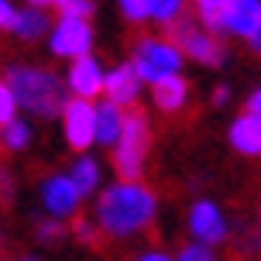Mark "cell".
<instances>
[{
	"label": "cell",
	"mask_w": 261,
	"mask_h": 261,
	"mask_svg": "<svg viewBox=\"0 0 261 261\" xmlns=\"http://www.w3.org/2000/svg\"><path fill=\"white\" fill-rule=\"evenodd\" d=\"M230 144H234V151H241V155L258 158L261 155V117L241 114L230 124Z\"/></svg>",
	"instance_id": "cell-14"
},
{
	"label": "cell",
	"mask_w": 261,
	"mask_h": 261,
	"mask_svg": "<svg viewBox=\"0 0 261 261\" xmlns=\"http://www.w3.org/2000/svg\"><path fill=\"white\" fill-rule=\"evenodd\" d=\"M0 248H4V234H0Z\"/></svg>",
	"instance_id": "cell-35"
},
{
	"label": "cell",
	"mask_w": 261,
	"mask_h": 261,
	"mask_svg": "<svg viewBox=\"0 0 261 261\" xmlns=\"http://www.w3.org/2000/svg\"><path fill=\"white\" fill-rule=\"evenodd\" d=\"M103 65L96 62L93 55H83V59H72L69 65V76H65V90L72 93L76 100H93L103 93Z\"/></svg>",
	"instance_id": "cell-9"
},
{
	"label": "cell",
	"mask_w": 261,
	"mask_h": 261,
	"mask_svg": "<svg viewBox=\"0 0 261 261\" xmlns=\"http://www.w3.org/2000/svg\"><path fill=\"white\" fill-rule=\"evenodd\" d=\"M4 83H7V90L14 93L17 110H28V114L45 117V120L59 117L65 100H69L65 79H59L52 69H45V65H21V62L7 65Z\"/></svg>",
	"instance_id": "cell-2"
},
{
	"label": "cell",
	"mask_w": 261,
	"mask_h": 261,
	"mask_svg": "<svg viewBox=\"0 0 261 261\" xmlns=\"http://www.w3.org/2000/svg\"><path fill=\"white\" fill-rule=\"evenodd\" d=\"M175 261H217V254H213L206 244H179Z\"/></svg>",
	"instance_id": "cell-24"
},
{
	"label": "cell",
	"mask_w": 261,
	"mask_h": 261,
	"mask_svg": "<svg viewBox=\"0 0 261 261\" xmlns=\"http://www.w3.org/2000/svg\"><path fill=\"white\" fill-rule=\"evenodd\" d=\"M14 21H17V7L11 0H0V31H11Z\"/></svg>",
	"instance_id": "cell-27"
},
{
	"label": "cell",
	"mask_w": 261,
	"mask_h": 261,
	"mask_svg": "<svg viewBox=\"0 0 261 261\" xmlns=\"http://www.w3.org/2000/svg\"><path fill=\"white\" fill-rule=\"evenodd\" d=\"M117 4H120V14L127 17L130 24L148 21V0H117Z\"/></svg>",
	"instance_id": "cell-25"
},
{
	"label": "cell",
	"mask_w": 261,
	"mask_h": 261,
	"mask_svg": "<svg viewBox=\"0 0 261 261\" xmlns=\"http://www.w3.org/2000/svg\"><path fill=\"white\" fill-rule=\"evenodd\" d=\"M130 69L138 72L141 83H158V79H165V76H179V69H182V52L165 38L141 35L138 45H134Z\"/></svg>",
	"instance_id": "cell-4"
},
{
	"label": "cell",
	"mask_w": 261,
	"mask_h": 261,
	"mask_svg": "<svg viewBox=\"0 0 261 261\" xmlns=\"http://www.w3.org/2000/svg\"><path fill=\"white\" fill-rule=\"evenodd\" d=\"M35 234H38L41 244H59L65 237V227L59 220H52V217H41V220L35 223Z\"/></svg>",
	"instance_id": "cell-22"
},
{
	"label": "cell",
	"mask_w": 261,
	"mask_h": 261,
	"mask_svg": "<svg viewBox=\"0 0 261 261\" xmlns=\"http://www.w3.org/2000/svg\"><path fill=\"white\" fill-rule=\"evenodd\" d=\"M38 196H41V206L45 213L52 217V220H72L79 213V203H83V196L76 193V186L69 182V175L65 172H52V175H45L38 186Z\"/></svg>",
	"instance_id": "cell-8"
},
{
	"label": "cell",
	"mask_w": 261,
	"mask_h": 261,
	"mask_svg": "<svg viewBox=\"0 0 261 261\" xmlns=\"http://www.w3.org/2000/svg\"><path fill=\"white\" fill-rule=\"evenodd\" d=\"M17 261H38V258H31V254H24V258H17Z\"/></svg>",
	"instance_id": "cell-34"
},
{
	"label": "cell",
	"mask_w": 261,
	"mask_h": 261,
	"mask_svg": "<svg viewBox=\"0 0 261 261\" xmlns=\"http://www.w3.org/2000/svg\"><path fill=\"white\" fill-rule=\"evenodd\" d=\"M189 230H193V237H199L196 244H220V241H227V223H223V213L213 203H196L193 210H189Z\"/></svg>",
	"instance_id": "cell-10"
},
{
	"label": "cell",
	"mask_w": 261,
	"mask_h": 261,
	"mask_svg": "<svg viewBox=\"0 0 261 261\" xmlns=\"http://www.w3.org/2000/svg\"><path fill=\"white\" fill-rule=\"evenodd\" d=\"M138 90H141V79H138L134 69H130V62L117 65L114 72L103 76V96L114 107H120V110H127V107L138 103Z\"/></svg>",
	"instance_id": "cell-11"
},
{
	"label": "cell",
	"mask_w": 261,
	"mask_h": 261,
	"mask_svg": "<svg viewBox=\"0 0 261 261\" xmlns=\"http://www.w3.org/2000/svg\"><path fill=\"white\" fill-rule=\"evenodd\" d=\"M186 0H148V17H155L158 24H172L182 14Z\"/></svg>",
	"instance_id": "cell-20"
},
{
	"label": "cell",
	"mask_w": 261,
	"mask_h": 261,
	"mask_svg": "<svg viewBox=\"0 0 261 261\" xmlns=\"http://www.w3.org/2000/svg\"><path fill=\"white\" fill-rule=\"evenodd\" d=\"M151 96H155L158 110L165 117H172V114L186 110V103H189V83L182 76H165L158 83H151Z\"/></svg>",
	"instance_id": "cell-12"
},
{
	"label": "cell",
	"mask_w": 261,
	"mask_h": 261,
	"mask_svg": "<svg viewBox=\"0 0 261 261\" xmlns=\"http://www.w3.org/2000/svg\"><path fill=\"white\" fill-rule=\"evenodd\" d=\"M14 199V179L7 169H0V203H11Z\"/></svg>",
	"instance_id": "cell-28"
},
{
	"label": "cell",
	"mask_w": 261,
	"mask_h": 261,
	"mask_svg": "<svg viewBox=\"0 0 261 261\" xmlns=\"http://www.w3.org/2000/svg\"><path fill=\"white\" fill-rule=\"evenodd\" d=\"M14 117H17V103H14V93L7 90V83L0 79V127H4V124H11Z\"/></svg>",
	"instance_id": "cell-26"
},
{
	"label": "cell",
	"mask_w": 261,
	"mask_h": 261,
	"mask_svg": "<svg viewBox=\"0 0 261 261\" xmlns=\"http://www.w3.org/2000/svg\"><path fill=\"white\" fill-rule=\"evenodd\" d=\"M120 124H124V110L120 107H114L110 100H103V103L96 107V141L100 144L114 148V141H117V134H120Z\"/></svg>",
	"instance_id": "cell-17"
},
{
	"label": "cell",
	"mask_w": 261,
	"mask_h": 261,
	"mask_svg": "<svg viewBox=\"0 0 261 261\" xmlns=\"http://www.w3.org/2000/svg\"><path fill=\"white\" fill-rule=\"evenodd\" d=\"M65 175H69V182L76 186L79 196H90V193H96V186H100V162L90 158V155H79Z\"/></svg>",
	"instance_id": "cell-16"
},
{
	"label": "cell",
	"mask_w": 261,
	"mask_h": 261,
	"mask_svg": "<svg viewBox=\"0 0 261 261\" xmlns=\"http://www.w3.org/2000/svg\"><path fill=\"white\" fill-rule=\"evenodd\" d=\"M134 261H172L165 251H144V254H138Z\"/></svg>",
	"instance_id": "cell-30"
},
{
	"label": "cell",
	"mask_w": 261,
	"mask_h": 261,
	"mask_svg": "<svg viewBox=\"0 0 261 261\" xmlns=\"http://www.w3.org/2000/svg\"><path fill=\"white\" fill-rule=\"evenodd\" d=\"M28 144H31V127H28V120L14 117L11 124L0 127V148H7V151H24Z\"/></svg>",
	"instance_id": "cell-19"
},
{
	"label": "cell",
	"mask_w": 261,
	"mask_h": 261,
	"mask_svg": "<svg viewBox=\"0 0 261 261\" xmlns=\"http://www.w3.org/2000/svg\"><path fill=\"white\" fill-rule=\"evenodd\" d=\"M62 134H65V144L72 148V151H86L93 141H96V107L90 100H65L62 107Z\"/></svg>",
	"instance_id": "cell-6"
},
{
	"label": "cell",
	"mask_w": 261,
	"mask_h": 261,
	"mask_svg": "<svg viewBox=\"0 0 261 261\" xmlns=\"http://www.w3.org/2000/svg\"><path fill=\"white\" fill-rule=\"evenodd\" d=\"M93 48V28L79 17H59V24L48 31V52L55 59H83Z\"/></svg>",
	"instance_id": "cell-7"
},
{
	"label": "cell",
	"mask_w": 261,
	"mask_h": 261,
	"mask_svg": "<svg viewBox=\"0 0 261 261\" xmlns=\"http://www.w3.org/2000/svg\"><path fill=\"white\" fill-rule=\"evenodd\" d=\"M227 96H230V93H227V86H217V90H213V103L223 107V103H227Z\"/></svg>",
	"instance_id": "cell-32"
},
{
	"label": "cell",
	"mask_w": 261,
	"mask_h": 261,
	"mask_svg": "<svg viewBox=\"0 0 261 261\" xmlns=\"http://www.w3.org/2000/svg\"><path fill=\"white\" fill-rule=\"evenodd\" d=\"M148 148H151L148 114L134 103L124 110V124H120V134L114 141V172L120 175V182H141Z\"/></svg>",
	"instance_id": "cell-3"
},
{
	"label": "cell",
	"mask_w": 261,
	"mask_h": 261,
	"mask_svg": "<svg viewBox=\"0 0 261 261\" xmlns=\"http://www.w3.org/2000/svg\"><path fill=\"white\" fill-rule=\"evenodd\" d=\"M48 31H52L48 14H45V11H35V7L17 11V21H14V28H11V35H17L21 41H38V38H45Z\"/></svg>",
	"instance_id": "cell-15"
},
{
	"label": "cell",
	"mask_w": 261,
	"mask_h": 261,
	"mask_svg": "<svg viewBox=\"0 0 261 261\" xmlns=\"http://www.w3.org/2000/svg\"><path fill=\"white\" fill-rule=\"evenodd\" d=\"M196 14H199V24L206 28L210 35L223 31V21H227V11H230V0H193Z\"/></svg>",
	"instance_id": "cell-18"
},
{
	"label": "cell",
	"mask_w": 261,
	"mask_h": 261,
	"mask_svg": "<svg viewBox=\"0 0 261 261\" xmlns=\"http://www.w3.org/2000/svg\"><path fill=\"white\" fill-rule=\"evenodd\" d=\"M55 11H59V17H79V21H90L93 0H59Z\"/></svg>",
	"instance_id": "cell-23"
},
{
	"label": "cell",
	"mask_w": 261,
	"mask_h": 261,
	"mask_svg": "<svg viewBox=\"0 0 261 261\" xmlns=\"http://www.w3.org/2000/svg\"><path fill=\"white\" fill-rule=\"evenodd\" d=\"M248 45H251V52H254V55H261V31H258V35H251Z\"/></svg>",
	"instance_id": "cell-33"
},
{
	"label": "cell",
	"mask_w": 261,
	"mask_h": 261,
	"mask_svg": "<svg viewBox=\"0 0 261 261\" xmlns=\"http://www.w3.org/2000/svg\"><path fill=\"white\" fill-rule=\"evenodd\" d=\"M165 41H172L182 55H193L203 65L223 62V45L217 41V35H210L203 24H196L193 14H179L172 24H165Z\"/></svg>",
	"instance_id": "cell-5"
},
{
	"label": "cell",
	"mask_w": 261,
	"mask_h": 261,
	"mask_svg": "<svg viewBox=\"0 0 261 261\" xmlns=\"http://www.w3.org/2000/svg\"><path fill=\"white\" fill-rule=\"evenodd\" d=\"M223 28L241 35V38L258 35L261 31V0H230V11H227Z\"/></svg>",
	"instance_id": "cell-13"
},
{
	"label": "cell",
	"mask_w": 261,
	"mask_h": 261,
	"mask_svg": "<svg viewBox=\"0 0 261 261\" xmlns=\"http://www.w3.org/2000/svg\"><path fill=\"white\" fill-rule=\"evenodd\" d=\"M72 234H76V241L79 244H86V248H100V227H96V223L90 220V217H72Z\"/></svg>",
	"instance_id": "cell-21"
},
{
	"label": "cell",
	"mask_w": 261,
	"mask_h": 261,
	"mask_svg": "<svg viewBox=\"0 0 261 261\" xmlns=\"http://www.w3.org/2000/svg\"><path fill=\"white\" fill-rule=\"evenodd\" d=\"M28 7H35V11H48V7H55L59 0H24Z\"/></svg>",
	"instance_id": "cell-31"
},
{
	"label": "cell",
	"mask_w": 261,
	"mask_h": 261,
	"mask_svg": "<svg viewBox=\"0 0 261 261\" xmlns=\"http://www.w3.org/2000/svg\"><path fill=\"white\" fill-rule=\"evenodd\" d=\"M244 114H254V117H261V90H254L248 96V107H244Z\"/></svg>",
	"instance_id": "cell-29"
},
{
	"label": "cell",
	"mask_w": 261,
	"mask_h": 261,
	"mask_svg": "<svg viewBox=\"0 0 261 261\" xmlns=\"http://www.w3.org/2000/svg\"><path fill=\"white\" fill-rule=\"evenodd\" d=\"M155 193L141 182H117L100 193L96 203V227L110 241H127L138 234H155Z\"/></svg>",
	"instance_id": "cell-1"
}]
</instances>
